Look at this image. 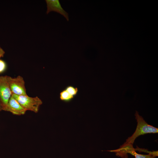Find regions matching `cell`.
Listing matches in <instances>:
<instances>
[{"label": "cell", "mask_w": 158, "mask_h": 158, "mask_svg": "<svg viewBox=\"0 0 158 158\" xmlns=\"http://www.w3.org/2000/svg\"><path fill=\"white\" fill-rule=\"evenodd\" d=\"M59 97L61 101L66 102H68L71 101L74 97L64 89L60 92Z\"/></svg>", "instance_id": "obj_8"}, {"label": "cell", "mask_w": 158, "mask_h": 158, "mask_svg": "<svg viewBox=\"0 0 158 158\" xmlns=\"http://www.w3.org/2000/svg\"><path fill=\"white\" fill-rule=\"evenodd\" d=\"M13 97L27 111L37 113L42 104V100L37 97H31L27 95H18L12 94Z\"/></svg>", "instance_id": "obj_2"}, {"label": "cell", "mask_w": 158, "mask_h": 158, "mask_svg": "<svg viewBox=\"0 0 158 158\" xmlns=\"http://www.w3.org/2000/svg\"><path fill=\"white\" fill-rule=\"evenodd\" d=\"M4 110L10 112L13 114L17 115H24L26 111L12 95Z\"/></svg>", "instance_id": "obj_6"}, {"label": "cell", "mask_w": 158, "mask_h": 158, "mask_svg": "<svg viewBox=\"0 0 158 158\" xmlns=\"http://www.w3.org/2000/svg\"><path fill=\"white\" fill-rule=\"evenodd\" d=\"M111 152H116L117 155L121 157L128 153L134 156L135 158H155L158 156L157 151L150 152L148 154H139L135 152L133 145L128 144L124 143L118 149L111 150Z\"/></svg>", "instance_id": "obj_3"}, {"label": "cell", "mask_w": 158, "mask_h": 158, "mask_svg": "<svg viewBox=\"0 0 158 158\" xmlns=\"http://www.w3.org/2000/svg\"><path fill=\"white\" fill-rule=\"evenodd\" d=\"M65 89L74 97L77 95L78 92V89L77 87L71 85L67 86Z\"/></svg>", "instance_id": "obj_9"}, {"label": "cell", "mask_w": 158, "mask_h": 158, "mask_svg": "<svg viewBox=\"0 0 158 158\" xmlns=\"http://www.w3.org/2000/svg\"><path fill=\"white\" fill-rule=\"evenodd\" d=\"M6 67V65L5 62L0 59V73L4 71Z\"/></svg>", "instance_id": "obj_10"}, {"label": "cell", "mask_w": 158, "mask_h": 158, "mask_svg": "<svg viewBox=\"0 0 158 158\" xmlns=\"http://www.w3.org/2000/svg\"><path fill=\"white\" fill-rule=\"evenodd\" d=\"M47 5V14L52 11L56 12L63 16L67 21L69 20L68 14L62 7L59 0H46Z\"/></svg>", "instance_id": "obj_7"}, {"label": "cell", "mask_w": 158, "mask_h": 158, "mask_svg": "<svg viewBox=\"0 0 158 158\" xmlns=\"http://www.w3.org/2000/svg\"><path fill=\"white\" fill-rule=\"evenodd\" d=\"M135 115L137 122L136 128L134 133L126 139V142L124 143L133 145L135 139L140 135L158 132V128L147 123L143 117L139 115L137 111H136Z\"/></svg>", "instance_id": "obj_1"}, {"label": "cell", "mask_w": 158, "mask_h": 158, "mask_svg": "<svg viewBox=\"0 0 158 158\" xmlns=\"http://www.w3.org/2000/svg\"><path fill=\"white\" fill-rule=\"evenodd\" d=\"M5 53L4 50L0 47V58L3 57Z\"/></svg>", "instance_id": "obj_11"}, {"label": "cell", "mask_w": 158, "mask_h": 158, "mask_svg": "<svg viewBox=\"0 0 158 158\" xmlns=\"http://www.w3.org/2000/svg\"><path fill=\"white\" fill-rule=\"evenodd\" d=\"M7 79L12 94L18 95H27L25 82L22 77L19 75L13 78L7 76Z\"/></svg>", "instance_id": "obj_4"}, {"label": "cell", "mask_w": 158, "mask_h": 158, "mask_svg": "<svg viewBox=\"0 0 158 158\" xmlns=\"http://www.w3.org/2000/svg\"><path fill=\"white\" fill-rule=\"evenodd\" d=\"M12 94L7 76H0V102L2 110H4L6 107Z\"/></svg>", "instance_id": "obj_5"}, {"label": "cell", "mask_w": 158, "mask_h": 158, "mask_svg": "<svg viewBox=\"0 0 158 158\" xmlns=\"http://www.w3.org/2000/svg\"><path fill=\"white\" fill-rule=\"evenodd\" d=\"M2 110V107L1 104L0 102V111Z\"/></svg>", "instance_id": "obj_12"}]
</instances>
